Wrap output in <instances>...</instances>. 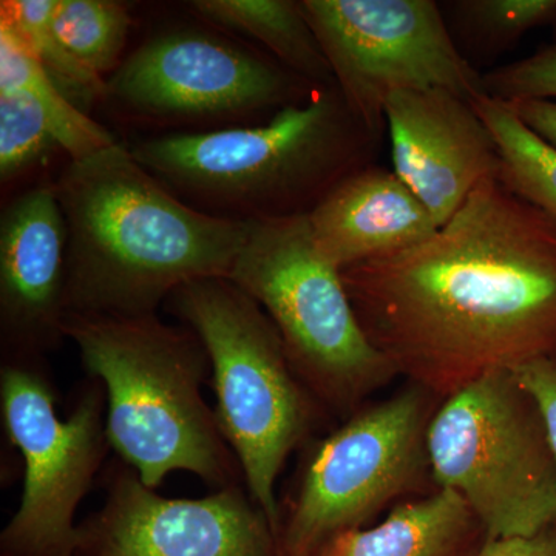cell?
Segmentation results:
<instances>
[{
    "label": "cell",
    "instance_id": "cell-1",
    "mask_svg": "<svg viewBox=\"0 0 556 556\" xmlns=\"http://www.w3.org/2000/svg\"><path fill=\"white\" fill-rule=\"evenodd\" d=\"M340 273L369 342L439 402L556 358V219L500 177L416 247Z\"/></svg>",
    "mask_w": 556,
    "mask_h": 556
},
{
    "label": "cell",
    "instance_id": "cell-2",
    "mask_svg": "<svg viewBox=\"0 0 556 556\" xmlns=\"http://www.w3.org/2000/svg\"><path fill=\"white\" fill-rule=\"evenodd\" d=\"M67 229V316L156 314L172 292L228 277L249 223L189 206L115 142L54 179Z\"/></svg>",
    "mask_w": 556,
    "mask_h": 556
},
{
    "label": "cell",
    "instance_id": "cell-3",
    "mask_svg": "<svg viewBox=\"0 0 556 556\" xmlns=\"http://www.w3.org/2000/svg\"><path fill=\"white\" fill-rule=\"evenodd\" d=\"M379 139L327 86L266 123L152 135L129 150L189 206L249 223L308 215L340 179L372 164Z\"/></svg>",
    "mask_w": 556,
    "mask_h": 556
},
{
    "label": "cell",
    "instance_id": "cell-4",
    "mask_svg": "<svg viewBox=\"0 0 556 556\" xmlns=\"http://www.w3.org/2000/svg\"><path fill=\"white\" fill-rule=\"evenodd\" d=\"M64 334L104 388L110 447L144 485L156 490L174 471L215 490L241 484L239 460L201 393L211 362L192 329L159 314L67 316Z\"/></svg>",
    "mask_w": 556,
    "mask_h": 556
},
{
    "label": "cell",
    "instance_id": "cell-5",
    "mask_svg": "<svg viewBox=\"0 0 556 556\" xmlns=\"http://www.w3.org/2000/svg\"><path fill=\"white\" fill-rule=\"evenodd\" d=\"M164 308L206 348L219 431L278 535L277 479L325 413L289 364L268 314L228 277L182 285Z\"/></svg>",
    "mask_w": 556,
    "mask_h": 556
},
{
    "label": "cell",
    "instance_id": "cell-6",
    "mask_svg": "<svg viewBox=\"0 0 556 556\" xmlns=\"http://www.w3.org/2000/svg\"><path fill=\"white\" fill-rule=\"evenodd\" d=\"M229 280L262 306L325 415L350 417L396 372L369 342L342 273L314 244L308 215L249 222Z\"/></svg>",
    "mask_w": 556,
    "mask_h": 556
},
{
    "label": "cell",
    "instance_id": "cell-7",
    "mask_svg": "<svg viewBox=\"0 0 556 556\" xmlns=\"http://www.w3.org/2000/svg\"><path fill=\"white\" fill-rule=\"evenodd\" d=\"M438 489L463 497L485 540L529 536L556 522V464L535 399L511 371L444 399L427 430Z\"/></svg>",
    "mask_w": 556,
    "mask_h": 556
},
{
    "label": "cell",
    "instance_id": "cell-8",
    "mask_svg": "<svg viewBox=\"0 0 556 556\" xmlns=\"http://www.w3.org/2000/svg\"><path fill=\"white\" fill-rule=\"evenodd\" d=\"M316 89L262 49L201 22L139 43L105 79L101 108L123 126L185 134L251 126Z\"/></svg>",
    "mask_w": 556,
    "mask_h": 556
},
{
    "label": "cell",
    "instance_id": "cell-9",
    "mask_svg": "<svg viewBox=\"0 0 556 556\" xmlns=\"http://www.w3.org/2000/svg\"><path fill=\"white\" fill-rule=\"evenodd\" d=\"M0 408L25 463L20 508L2 533L5 556H76V510L110 447L105 391L91 379L67 419L54 407L43 358L2 357Z\"/></svg>",
    "mask_w": 556,
    "mask_h": 556
},
{
    "label": "cell",
    "instance_id": "cell-10",
    "mask_svg": "<svg viewBox=\"0 0 556 556\" xmlns=\"http://www.w3.org/2000/svg\"><path fill=\"white\" fill-rule=\"evenodd\" d=\"M437 401L409 383L393 397L357 409L314 445L281 514L280 555L314 556L413 489L430 471L427 430Z\"/></svg>",
    "mask_w": 556,
    "mask_h": 556
},
{
    "label": "cell",
    "instance_id": "cell-11",
    "mask_svg": "<svg viewBox=\"0 0 556 556\" xmlns=\"http://www.w3.org/2000/svg\"><path fill=\"white\" fill-rule=\"evenodd\" d=\"M300 2L348 109L378 137L397 91L444 89L468 101L485 94L433 0Z\"/></svg>",
    "mask_w": 556,
    "mask_h": 556
},
{
    "label": "cell",
    "instance_id": "cell-12",
    "mask_svg": "<svg viewBox=\"0 0 556 556\" xmlns=\"http://www.w3.org/2000/svg\"><path fill=\"white\" fill-rule=\"evenodd\" d=\"M108 478L104 506L79 527V554L281 556L276 529L247 485L175 500L144 485L124 463Z\"/></svg>",
    "mask_w": 556,
    "mask_h": 556
},
{
    "label": "cell",
    "instance_id": "cell-13",
    "mask_svg": "<svg viewBox=\"0 0 556 556\" xmlns=\"http://www.w3.org/2000/svg\"><path fill=\"white\" fill-rule=\"evenodd\" d=\"M394 172L438 228L486 178L500 175L495 138L473 102L444 89L404 90L386 104Z\"/></svg>",
    "mask_w": 556,
    "mask_h": 556
},
{
    "label": "cell",
    "instance_id": "cell-14",
    "mask_svg": "<svg viewBox=\"0 0 556 556\" xmlns=\"http://www.w3.org/2000/svg\"><path fill=\"white\" fill-rule=\"evenodd\" d=\"M67 229L53 185L14 197L0 217L2 357L43 358L67 317Z\"/></svg>",
    "mask_w": 556,
    "mask_h": 556
},
{
    "label": "cell",
    "instance_id": "cell-15",
    "mask_svg": "<svg viewBox=\"0 0 556 556\" xmlns=\"http://www.w3.org/2000/svg\"><path fill=\"white\" fill-rule=\"evenodd\" d=\"M317 251L339 270L397 254L438 230L396 172L368 164L340 179L308 214Z\"/></svg>",
    "mask_w": 556,
    "mask_h": 556
},
{
    "label": "cell",
    "instance_id": "cell-16",
    "mask_svg": "<svg viewBox=\"0 0 556 556\" xmlns=\"http://www.w3.org/2000/svg\"><path fill=\"white\" fill-rule=\"evenodd\" d=\"M482 533L463 497L447 489L401 504L380 525L329 540L314 556H473Z\"/></svg>",
    "mask_w": 556,
    "mask_h": 556
},
{
    "label": "cell",
    "instance_id": "cell-17",
    "mask_svg": "<svg viewBox=\"0 0 556 556\" xmlns=\"http://www.w3.org/2000/svg\"><path fill=\"white\" fill-rule=\"evenodd\" d=\"M186 9L203 24L257 42L311 86H336L324 49L295 0H193Z\"/></svg>",
    "mask_w": 556,
    "mask_h": 556
},
{
    "label": "cell",
    "instance_id": "cell-18",
    "mask_svg": "<svg viewBox=\"0 0 556 556\" xmlns=\"http://www.w3.org/2000/svg\"><path fill=\"white\" fill-rule=\"evenodd\" d=\"M0 90L24 91L42 109L68 160L83 159L118 142L64 97L30 47L5 21H0Z\"/></svg>",
    "mask_w": 556,
    "mask_h": 556
},
{
    "label": "cell",
    "instance_id": "cell-19",
    "mask_svg": "<svg viewBox=\"0 0 556 556\" xmlns=\"http://www.w3.org/2000/svg\"><path fill=\"white\" fill-rule=\"evenodd\" d=\"M471 102L495 138L497 177L511 192L556 219V149L533 134L503 101L481 94Z\"/></svg>",
    "mask_w": 556,
    "mask_h": 556
},
{
    "label": "cell",
    "instance_id": "cell-20",
    "mask_svg": "<svg viewBox=\"0 0 556 556\" xmlns=\"http://www.w3.org/2000/svg\"><path fill=\"white\" fill-rule=\"evenodd\" d=\"M56 0H3L0 21L25 40L40 67L75 108L90 115L102 104L105 79L87 68L62 43L51 24Z\"/></svg>",
    "mask_w": 556,
    "mask_h": 556
},
{
    "label": "cell",
    "instance_id": "cell-21",
    "mask_svg": "<svg viewBox=\"0 0 556 556\" xmlns=\"http://www.w3.org/2000/svg\"><path fill=\"white\" fill-rule=\"evenodd\" d=\"M54 31L76 60L108 79L126 60L134 17L116 0H56Z\"/></svg>",
    "mask_w": 556,
    "mask_h": 556
},
{
    "label": "cell",
    "instance_id": "cell-22",
    "mask_svg": "<svg viewBox=\"0 0 556 556\" xmlns=\"http://www.w3.org/2000/svg\"><path fill=\"white\" fill-rule=\"evenodd\" d=\"M445 5L460 38L485 51L507 49L533 28L556 24V0H456Z\"/></svg>",
    "mask_w": 556,
    "mask_h": 556
},
{
    "label": "cell",
    "instance_id": "cell-23",
    "mask_svg": "<svg viewBox=\"0 0 556 556\" xmlns=\"http://www.w3.org/2000/svg\"><path fill=\"white\" fill-rule=\"evenodd\" d=\"M58 149H61L60 141L42 109L24 91L0 90L2 185L16 181Z\"/></svg>",
    "mask_w": 556,
    "mask_h": 556
},
{
    "label": "cell",
    "instance_id": "cell-24",
    "mask_svg": "<svg viewBox=\"0 0 556 556\" xmlns=\"http://www.w3.org/2000/svg\"><path fill=\"white\" fill-rule=\"evenodd\" d=\"M485 94L493 100L556 101V43L526 60L511 62L482 75Z\"/></svg>",
    "mask_w": 556,
    "mask_h": 556
},
{
    "label": "cell",
    "instance_id": "cell-25",
    "mask_svg": "<svg viewBox=\"0 0 556 556\" xmlns=\"http://www.w3.org/2000/svg\"><path fill=\"white\" fill-rule=\"evenodd\" d=\"M515 379L535 399L556 464V358H538L514 369Z\"/></svg>",
    "mask_w": 556,
    "mask_h": 556
},
{
    "label": "cell",
    "instance_id": "cell-26",
    "mask_svg": "<svg viewBox=\"0 0 556 556\" xmlns=\"http://www.w3.org/2000/svg\"><path fill=\"white\" fill-rule=\"evenodd\" d=\"M473 556H556V522L529 536L485 540Z\"/></svg>",
    "mask_w": 556,
    "mask_h": 556
},
{
    "label": "cell",
    "instance_id": "cell-27",
    "mask_svg": "<svg viewBox=\"0 0 556 556\" xmlns=\"http://www.w3.org/2000/svg\"><path fill=\"white\" fill-rule=\"evenodd\" d=\"M533 134L556 149V101L518 100L504 102Z\"/></svg>",
    "mask_w": 556,
    "mask_h": 556
}]
</instances>
